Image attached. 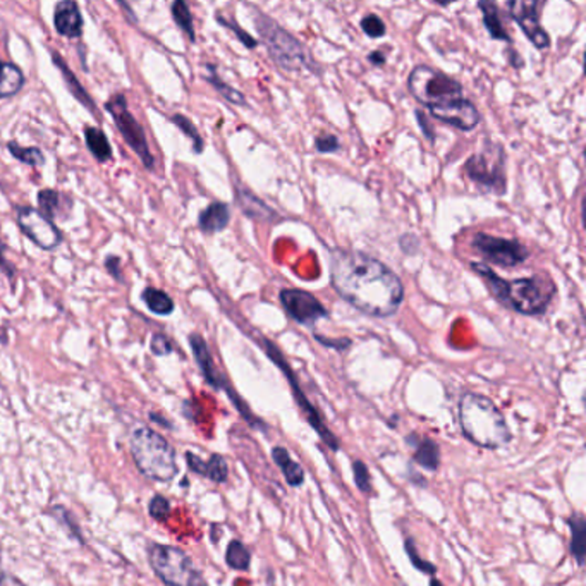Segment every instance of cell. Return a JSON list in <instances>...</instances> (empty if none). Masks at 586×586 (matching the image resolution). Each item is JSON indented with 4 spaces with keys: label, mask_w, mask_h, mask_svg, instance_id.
Masks as SVG:
<instances>
[{
    "label": "cell",
    "mask_w": 586,
    "mask_h": 586,
    "mask_svg": "<svg viewBox=\"0 0 586 586\" xmlns=\"http://www.w3.org/2000/svg\"><path fill=\"white\" fill-rule=\"evenodd\" d=\"M331 281L343 300L366 315L392 316L405 300L401 279L380 260L356 250L332 255Z\"/></svg>",
    "instance_id": "obj_1"
},
{
    "label": "cell",
    "mask_w": 586,
    "mask_h": 586,
    "mask_svg": "<svg viewBox=\"0 0 586 586\" xmlns=\"http://www.w3.org/2000/svg\"><path fill=\"white\" fill-rule=\"evenodd\" d=\"M471 269L485 281L488 291L496 296L497 300L521 315L545 314L556 296V284L545 273H537V275L516 279V281H506L499 277L487 263L473 262Z\"/></svg>",
    "instance_id": "obj_2"
},
{
    "label": "cell",
    "mask_w": 586,
    "mask_h": 586,
    "mask_svg": "<svg viewBox=\"0 0 586 586\" xmlns=\"http://www.w3.org/2000/svg\"><path fill=\"white\" fill-rule=\"evenodd\" d=\"M457 418L463 437L473 446L497 451L512 440L511 428L496 403L478 392H465L459 399Z\"/></svg>",
    "instance_id": "obj_3"
},
{
    "label": "cell",
    "mask_w": 586,
    "mask_h": 586,
    "mask_svg": "<svg viewBox=\"0 0 586 586\" xmlns=\"http://www.w3.org/2000/svg\"><path fill=\"white\" fill-rule=\"evenodd\" d=\"M129 451L136 469L149 480L169 481L180 473L176 449L166 437L157 434L150 427H138L133 430Z\"/></svg>",
    "instance_id": "obj_4"
},
{
    "label": "cell",
    "mask_w": 586,
    "mask_h": 586,
    "mask_svg": "<svg viewBox=\"0 0 586 586\" xmlns=\"http://www.w3.org/2000/svg\"><path fill=\"white\" fill-rule=\"evenodd\" d=\"M255 21L260 36L263 38L265 46L271 52V57L275 60L277 66H281L286 71L318 69L314 59L306 54L304 46H301L289 31L284 30L273 19L262 13H256Z\"/></svg>",
    "instance_id": "obj_5"
},
{
    "label": "cell",
    "mask_w": 586,
    "mask_h": 586,
    "mask_svg": "<svg viewBox=\"0 0 586 586\" xmlns=\"http://www.w3.org/2000/svg\"><path fill=\"white\" fill-rule=\"evenodd\" d=\"M407 88L420 104L430 108L463 98V87L430 66H416L407 77Z\"/></svg>",
    "instance_id": "obj_6"
},
{
    "label": "cell",
    "mask_w": 586,
    "mask_h": 586,
    "mask_svg": "<svg viewBox=\"0 0 586 586\" xmlns=\"http://www.w3.org/2000/svg\"><path fill=\"white\" fill-rule=\"evenodd\" d=\"M465 169L483 190L496 195L506 193V153L497 143H488L483 150L471 155Z\"/></svg>",
    "instance_id": "obj_7"
},
{
    "label": "cell",
    "mask_w": 586,
    "mask_h": 586,
    "mask_svg": "<svg viewBox=\"0 0 586 586\" xmlns=\"http://www.w3.org/2000/svg\"><path fill=\"white\" fill-rule=\"evenodd\" d=\"M149 560L151 570L167 586H186L196 572L191 557L174 545L150 543Z\"/></svg>",
    "instance_id": "obj_8"
},
{
    "label": "cell",
    "mask_w": 586,
    "mask_h": 586,
    "mask_svg": "<svg viewBox=\"0 0 586 586\" xmlns=\"http://www.w3.org/2000/svg\"><path fill=\"white\" fill-rule=\"evenodd\" d=\"M265 351H267L269 358H271V360L283 370V374L287 376V382H289V386H291L293 396H294V399H296V403H298V406H300L301 413L304 415V418L310 423V427H312L316 434H318V437L325 442L327 447H331L332 451H339V449H341L339 438L332 434L331 428L327 427V423L322 418V415L318 413V409L306 399L304 392L301 389L298 378L294 375L293 368L289 366V363L284 360V356H283V353L279 351V347L275 346L271 341H265Z\"/></svg>",
    "instance_id": "obj_9"
},
{
    "label": "cell",
    "mask_w": 586,
    "mask_h": 586,
    "mask_svg": "<svg viewBox=\"0 0 586 586\" xmlns=\"http://www.w3.org/2000/svg\"><path fill=\"white\" fill-rule=\"evenodd\" d=\"M106 110L112 116V119L116 122V126H118L120 135L124 138V141L139 157V160L143 162L145 169L151 170L155 167L153 153H151L150 147H149L145 129L141 128V124L136 120L135 116L128 108L126 97L122 93L110 97L107 100Z\"/></svg>",
    "instance_id": "obj_10"
},
{
    "label": "cell",
    "mask_w": 586,
    "mask_h": 586,
    "mask_svg": "<svg viewBox=\"0 0 586 586\" xmlns=\"http://www.w3.org/2000/svg\"><path fill=\"white\" fill-rule=\"evenodd\" d=\"M15 222L21 232L46 252L57 250L62 242V231L50 219L33 207H17Z\"/></svg>",
    "instance_id": "obj_11"
},
{
    "label": "cell",
    "mask_w": 586,
    "mask_h": 586,
    "mask_svg": "<svg viewBox=\"0 0 586 586\" xmlns=\"http://www.w3.org/2000/svg\"><path fill=\"white\" fill-rule=\"evenodd\" d=\"M473 248L480 253L487 262L496 263L500 267H516L525 263L529 252L523 242L518 240L499 238L487 232H480L473 238Z\"/></svg>",
    "instance_id": "obj_12"
},
{
    "label": "cell",
    "mask_w": 586,
    "mask_h": 586,
    "mask_svg": "<svg viewBox=\"0 0 586 586\" xmlns=\"http://www.w3.org/2000/svg\"><path fill=\"white\" fill-rule=\"evenodd\" d=\"M281 303L294 322L306 327H314L316 322L329 316L325 306L315 296L303 289H284L281 291Z\"/></svg>",
    "instance_id": "obj_13"
},
{
    "label": "cell",
    "mask_w": 586,
    "mask_h": 586,
    "mask_svg": "<svg viewBox=\"0 0 586 586\" xmlns=\"http://www.w3.org/2000/svg\"><path fill=\"white\" fill-rule=\"evenodd\" d=\"M509 13L518 21L523 33L527 35L528 40L537 48H549L550 46V36L549 33L540 26L539 17V2H528V0H514L508 4Z\"/></svg>",
    "instance_id": "obj_14"
},
{
    "label": "cell",
    "mask_w": 586,
    "mask_h": 586,
    "mask_svg": "<svg viewBox=\"0 0 586 586\" xmlns=\"http://www.w3.org/2000/svg\"><path fill=\"white\" fill-rule=\"evenodd\" d=\"M190 344H191L193 356H195L196 363H198L201 374L205 376L207 384L211 386L213 389H224V391L227 392V396L231 397L232 405H234V406H236V403L240 405V396L229 386L226 376L222 375V374L217 370V366H215V363H213V358H211V349L207 346V341H205L200 334H191V335H190Z\"/></svg>",
    "instance_id": "obj_15"
},
{
    "label": "cell",
    "mask_w": 586,
    "mask_h": 586,
    "mask_svg": "<svg viewBox=\"0 0 586 586\" xmlns=\"http://www.w3.org/2000/svg\"><path fill=\"white\" fill-rule=\"evenodd\" d=\"M430 110L436 119L442 120V122L449 124L456 129H461V131H473L480 122L478 108L467 98H459V100L447 102L442 106L432 107Z\"/></svg>",
    "instance_id": "obj_16"
},
{
    "label": "cell",
    "mask_w": 586,
    "mask_h": 586,
    "mask_svg": "<svg viewBox=\"0 0 586 586\" xmlns=\"http://www.w3.org/2000/svg\"><path fill=\"white\" fill-rule=\"evenodd\" d=\"M54 28L66 38H79L83 35V15L76 2L64 0L56 5Z\"/></svg>",
    "instance_id": "obj_17"
},
{
    "label": "cell",
    "mask_w": 586,
    "mask_h": 586,
    "mask_svg": "<svg viewBox=\"0 0 586 586\" xmlns=\"http://www.w3.org/2000/svg\"><path fill=\"white\" fill-rule=\"evenodd\" d=\"M186 463L191 471L196 475L205 477L215 483H226L229 478V467H227L226 457L221 454H211L209 461H203L195 452L188 451L186 454Z\"/></svg>",
    "instance_id": "obj_18"
},
{
    "label": "cell",
    "mask_w": 586,
    "mask_h": 586,
    "mask_svg": "<svg viewBox=\"0 0 586 586\" xmlns=\"http://www.w3.org/2000/svg\"><path fill=\"white\" fill-rule=\"evenodd\" d=\"M406 442L415 447V463L430 473H436L440 467V447L436 440L430 437L411 436L407 437Z\"/></svg>",
    "instance_id": "obj_19"
},
{
    "label": "cell",
    "mask_w": 586,
    "mask_h": 586,
    "mask_svg": "<svg viewBox=\"0 0 586 586\" xmlns=\"http://www.w3.org/2000/svg\"><path fill=\"white\" fill-rule=\"evenodd\" d=\"M231 221V209L227 203L213 201L198 217V227L205 234H215L221 232L229 226Z\"/></svg>",
    "instance_id": "obj_20"
},
{
    "label": "cell",
    "mask_w": 586,
    "mask_h": 586,
    "mask_svg": "<svg viewBox=\"0 0 586 586\" xmlns=\"http://www.w3.org/2000/svg\"><path fill=\"white\" fill-rule=\"evenodd\" d=\"M272 459L273 463L277 465V468L281 469V473L284 475V480H286L289 487H294L298 488L303 483H304V469L301 467L300 463H296L291 454L287 451L286 447L283 446H275L272 449Z\"/></svg>",
    "instance_id": "obj_21"
},
{
    "label": "cell",
    "mask_w": 586,
    "mask_h": 586,
    "mask_svg": "<svg viewBox=\"0 0 586 586\" xmlns=\"http://www.w3.org/2000/svg\"><path fill=\"white\" fill-rule=\"evenodd\" d=\"M26 83L25 73L11 60L0 57V98H11L23 90Z\"/></svg>",
    "instance_id": "obj_22"
},
{
    "label": "cell",
    "mask_w": 586,
    "mask_h": 586,
    "mask_svg": "<svg viewBox=\"0 0 586 586\" xmlns=\"http://www.w3.org/2000/svg\"><path fill=\"white\" fill-rule=\"evenodd\" d=\"M52 60H54V64L59 67L60 75L64 77V81H66L67 88H69V91L73 93V97H75L76 100H77L81 106L88 107V110H90L91 114H97V112H95V110H97V107H95V102H93L90 93L79 85L77 77H76L75 73L67 67L66 60L62 59V57H60V54H56V52L52 54Z\"/></svg>",
    "instance_id": "obj_23"
},
{
    "label": "cell",
    "mask_w": 586,
    "mask_h": 586,
    "mask_svg": "<svg viewBox=\"0 0 586 586\" xmlns=\"http://www.w3.org/2000/svg\"><path fill=\"white\" fill-rule=\"evenodd\" d=\"M570 531H571V540H570V550H571L574 560L578 566L585 564L586 554V521L585 516L580 512H574L568 519Z\"/></svg>",
    "instance_id": "obj_24"
},
{
    "label": "cell",
    "mask_w": 586,
    "mask_h": 586,
    "mask_svg": "<svg viewBox=\"0 0 586 586\" xmlns=\"http://www.w3.org/2000/svg\"><path fill=\"white\" fill-rule=\"evenodd\" d=\"M85 141L95 160H98L100 164L112 160V147L108 143L106 133L100 128H93V126L85 128Z\"/></svg>",
    "instance_id": "obj_25"
},
{
    "label": "cell",
    "mask_w": 586,
    "mask_h": 586,
    "mask_svg": "<svg viewBox=\"0 0 586 586\" xmlns=\"http://www.w3.org/2000/svg\"><path fill=\"white\" fill-rule=\"evenodd\" d=\"M478 7L483 13V23H485V28L488 31V35L492 38H496V40L511 42V36H509V33L506 30L502 19H500L496 4H492V2H478Z\"/></svg>",
    "instance_id": "obj_26"
},
{
    "label": "cell",
    "mask_w": 586,
    "mask_h": 586,
    "mask_svg": "<svg viewBox=\"0 0 586 586\" xmlns=\"http://www.w3.org/2000/svg\"><path fill=\"white\" fill-rule=\"evenodd\" d=\"M141 300L147 304V308L155 315L167 316L174 312V301L172 298L155 287H147L141 293Z\"/></svg>",
    "instance_id": "obj_27"
},
{
    "label": "cell",
    "mask_w": 586,
    "mask_h": 586,
    "mask_svg": "<svg viewBox=\"0 0 586 586\" xmlns=\"http://www.w3.org/2000/svg\"><path fill=\"white\" fill-rule=\"evenodd\" d=\"M226 564L234 571H248L252 566V552L241 540H231L226 549Z\"/></svg>",
    "instance_id": "obj_28"
},
{
    "label": "cell",
    "mask_w": 586,
    "mask_h": 586,
    "mask_svg": "<svg viewBox=\"0 0 586 586\" xmlns=\"http://www.w3.org/2000/svg\"><path fill=\"white\" fill-rule=\"evenodd\" d=\"M236 198H238L241 209L244 211L246 215H250V217H253V219H263V221L272 219L273 211H272L262 200H258L255 195H252L250 191L241 190V191H238Z\"/></svg>",
    "instance_id": "obj_29"
},
{
    "label": "cell",
    "mask_w": 586,
    "mask_h": 586,
    "mask_svg": "<svg viewBox=\"0 0 586 586\" xmlns=\"http://www.w3.org/2000/svg\"><path fill=\"white\" fill-rule=\"evenodd\" d=\"M170 13H172L174 23H176L180 30L188 35V38L195 44V23H193V15H191V11H190L188 4L182 2V0H176V2L172 4V7H170Z\"/></svg>",
    "instance_id": "obj_30"
},
{
    "label": "cell",
    "mask_w": 586,
    "mask_h": 586,
    "mask_svg": "<svg viewBox=\"0 0 586 586\" xmlns=\"http://www.w3.org/2000/svg\"><path fill=\"white\" fill-rule=\"evenodd\" d=\"M7 149H9L11 155H13L15 159H17V160L23 162V164H26V166L42 167L46 164L44 153H42L40 149H36V147H28V149H26V147H21V145L15 143V141H9V143H7Z\"/></svg>",
    "instance_id": "obj_31"
},
{
    "label": "cell",
    "mask_w": 586,
    "mask_h": 586,
    "mask_svg": "<svg viewBox=\"0 0 586 586\" xmlns=\"http://www.w3.org/2000/svg\"><path fill=\"white\" fill-rule=\"evenodd\" d=\"M207 69H209V73H211V75L207 76L209 83L226 98L227 102H231V104H234V106H244V104H246L244 95H242L241 91L236 90V88L229 87L227 83H224V81L219 77V75H217V71H215L213 66H207Z\"/></svg>",
    "instance_id": "obj_32"
},
{
    "label": "cell",
    "mask_w": 586,
    "mask_h": 586,
    "mask_svg": "<svg viewBox=\"0 0 586 586\" xmlns=\"http://www.w3.org/2000/svg\"><path fill=\"white\" fill-rule=\"evenodd\" d=\"M60 195L57 190H42L38 193V207H40V211L46 215V219H54L57 217L60 209Z\"/></svg>",
    "instance_id": "obj_33"
},
{
    "label": "cell",
    "mask_w": 586,
    "mask_h": 586,
    "mask_svg": "<svg viewBox=\"0 0 586 586\" xmlns=\"http://www.w3.org/2000/svg\"><path fill=\"white\" fill-rule=\"evenodd\" d=\"M172 122L180 128V131L184 133V135L188 136L190 139H191V143H193V150H195V153H201L203 151V149H205V143H203V138H201V135L198 133V129L195 128V124L191 122V120L188 119L186 116H182V114H176V116H172Z\"/></svg>",
    "instance_id": "obj_34"
},
{
    "label": "cell",
    "mask_w": 586,
    "mask_h": 586,
    "mask_svg": "<svg viewBox=\"0 0 586 586\" xmlns=\"http://www.w3.org/2000/svg\"><path fill=\"white\" fill-rule=\"evenodd\" d=\"M52 512H54V518H56V519H59L60 523H62V527L67 528L69 535L85 545V539L81 537L79 525L76 523L75 514L69 511V509H66L64 506H56V508L52 509Z\"/></svg>",
    "instance_id": "obj_35"
},
{
    "label": "cell",
    "mask_w": 586,
    "mask_h": 586,
    "mask_svg": "<svg viewBox=\"0 0 586 586\" xmlns=\"http://www.w3.org/2000/svg\"><path fill=\"white\" fill-rule=\"evenodd\" d=\"M405 550H406V554L407 557H409V560H411V564H413L418 571L425 572V574H430V576H436V564H432V562H428V560L421 559L413 539H406V541H405Z\"/></svg>",
    "instance_id": "obj_36"
},
{
    "label": "cell",
    "mask_w": 586,
    "mask_h": 586,
    "mask_svg": "<svg viewBox=\"0 0 586 586\" xmlns=\"http://www.w3.org/2000/svg\"><path fill=\"white\" fill-rule=\"evenodd\" d=\"M353 475H355V483L356 487L360 488L363 494H370L374 485H372V475H370V469L368 467L361 461V459H356L353 461Z\"/></svg>",
    "instance_id": "obj_37"
},
{
    "label": "cell",
    "mask_w": 586,
    "mask_h": 586,
    "mask_svg": "<svg viewBox=\"0 0 586 586\" xmlns=\"http://www.w3.org/2000/svg\"><path fill=\"white\" fill-rule=\"evenodd\" d=\"M149 512L155 521H166L170 514V502L169 499L160 494L151 497L150 504H149Z\"/></svg>",
    "instance_id": "obj_38"
},
{
    "label": "cell",
    "mask_w": 586,
    "mask_h": 586,
    "mask_svg": "<svg viewBox=\"0 0 586 586\" xmlns=\"http://www.w3.org/2000/svg\"><path fill=\"white\" fill-rule=\"evenodd\" d=\"M361 30L370 38H380L386 35V23L376 15H366L361 19Z\"/></svg>",
    "instance_id": "obj_39"
},
{
    "label": "cell",
    "mask_w": 586,
    "mask_h": 586,
    "mask_svg": "<svg viewBox=\"0 0 586 586\" xmlns=\"http://www.w3.org/2000/svg\"><path fill=\"white\" fill-rule=\"evenodd\" d=\"M217 21H219L221 25H224V26L229 28V30L234 31V33H236V36L240 38V42L242 46H248V48H255V46H258V42H256L255 38H253L252 35H248L246 31L241 30L240 26H238L236 23L229 21V19L222 17V15H217Z\"/></svg>",
    "instance_id": "obj_40"
},
{
    "label": "cell",
    "mask_w": 586,
    "mask_h": 586,
    "mask_svg": "<svg viewBox=\"0 0 586 586\" xmlns=\"http://www.w3.org/2000/svg\"><path fill=\"white\" fill-rule=\"evenodd\" d=\"M150 347L151 353H153L155 356H167V355L172 353V343L169 341L166 334H160V332L153 334Z\"/></svg>",
    "instance_id": "obj_41"
},
{
    "label": "cell",
    "mask_w": 586,
    "mask_h": 586,
    "mask_svg": "<svg viewBox=\"0 0 586 586\" xmlns=\"http://www.w3.org/2000/svg\"><path fill=\"white\" fill-rule=\"evenodd\" d=\"M315 147L320 153H334V151L339 150V139L334 135L318 136Z\"/></svg>",
    "instance_id": "obj_42"
},
{
    "label": "cell",
    "mask_w": 586,
    "mask_h": 586,
    "mask_svg": "<svg viewBox=\"0 0 586 586\" xmlns=\"http://www.w3.org/2000/svg\"><path fill=\"white\" fill-rule=\"evenodd\" d=\"M106 269L107 272H108V275H110V277H114V279L118 281V283H124V277H122V269H120L119 256H107Z\"/></svg>",
    "instance_id": "obj_43"
},
{
    "label": "cell",
    "mask_w": 586,
    "mask_h": 586,
    "mask_svg": "<svg viewBox=\"0 0 586 586\" xmlns=\"http://www.w3.org/2000/svg\"><path fill=\"white\" fill-rule=\"evenodd\" d=\"M316 341L322 343L324 346L334 347V349H346L351 346V339H327V337L316 335Z\"/></svg>",
    "instance_id": "obj_44"
},
{
    "label": "cell",
    "mask_w": 586,
    "mask_h": 586,
    "mask_svg": "<svg viewBox=\"0 0 586 586\" xmlns=\"http://www.w3.org/2000/svg\"><path fill=\"white\" fill-rule=\"evenodd\" d=\"M5 252H7V248H5V244H2L0 242V271L5 272L7 273V277L9 279H13L15 277V267L9 263V260L5 258Z\"/></svg>",
    "instance_id": "obj_45"
},
{
    "label": "cell",
    "mask_w": 586,
    "mask_h": 586,
    "mask_svg": "<svg viewBox=\"0 0 586 586\" xmlns=\"http://www.w3.org/2000/svg\"><path fill=\"white\" fill-rule=\"evenodd\" d=\"M416 119H418V124H420V129L423 131V135L427 136L430 141L436 139V133L430 129L428 126V120L425 118V114H421L420 110L416 112Z\"/></svg>",
    "instance_id": "obj_46"
},
{
    "label": "cell",
    "mask_w": 586,
    "mask_h": 586,
    "mask_svg": "<svg viewBox=\"0 0 586 586\" xmlns=\"http://www.w3.org/2000/svg\"><path fill=\"white\" fill-rule=\"evenodd\" d=\"M149 418H150L153 423H157V425H160V427H164V428H169V430H172V428H174L170 421L167 420V418H164L162 415L155 413V411H150V413H149Z\"/></svg>",
    "instance_id": "obj_47"
},
{
    "label": "cell",
    "mask_w": 586,
    "mask_h": 586,
    "mask_svg": "<svg viewBox=\"0 0 586 586\" xmlns=\"http://www.w3.org/2000/svg\"><path fill=\"white\" fill-rule=\"evenodd\" d=\"M368 60H370L374 66H384V64H386V56H384L382 52L375 50V52H372V54L368 56Z\"/></svg>",
    "instance_id": "obj_48"
},
{
    "label": "cell",
    "mask_w": 586,
    "mask_h": 586,
    "mask_svg": "<svg viewBox=\"0 0 586 586\" xmlns=\"http://www.w3.org/2000/svg\"><path fill=\"white\" fill-rule=\"evenodd\" d=\"M186 586H211L207 581H205V578L200 574V572L196 571L193 576H191V580H190V583Z\"/></svg>",
    "instance_id": "obj_49"
},
{
    "label": "cell",
    "mask_w": 586,
    "mask_h": 586,
    "mask_svg": "<svg viewBox=\"0 0 586 586\" xmlns=\"http://www.w3.org/2000/svg\"><path fill=\"white\" fill-rule=\"evenodd\" d=\"M9 343V334H7V329L0 327V346H7Z\"/></svg>",
    "instance_id": "obj_50"
},
{
    "label": "cell",
    "mask_w": 586,
    "mask_h": 586,
    "mask_svg": "<svg viewBox=\"0 0 586 586\" xmlns=\"http://www.w3.org/2000/svg\"><path fill=\"white\" fill-rule=\"evenodd\" d=\"M430 586H444V585H442V581H438L437 578H432V580H430Z\"/></svg>",
    "instance_id": "obj_51"
}]
</instances>
